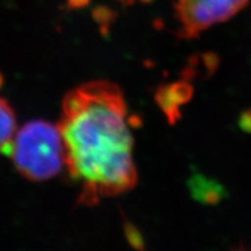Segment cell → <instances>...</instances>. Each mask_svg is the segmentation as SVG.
Instances as JSON below:
<instances>
[{
	"label": "cell",
	"mask_w": 251,
	"mask_h": 251,
	"mask_svg": "<svg viewBox=\"0 0 251 251\" xmlns=\"http://www.w3.org/2000/svg\"><path fill=\"white\" fill-rule=\"evenodd\" d=\"M141 1H143V2H149V1H151V0H141Z\"/></svg>",
	"instance_id": "cell-12"
},
{
	"label": "cell",
	"mask_w": 251,
	"mask_h": 251,
	"mask_svg": "<svg viewBox=\"0 0 251 251\" xmlns=\"http://www.w3.org/2000/svg\"><path fill=\"white\" fill-rule=\"evenodd\" d=\"M92 17L94 21L99 25L100 33L106 36L108 34L109 28L117 19V13L106 6H97L92 11Z\"/></svg>",
	"instance_id": "cell-7"
},
{
	"label": "cell",
	"mask_w": 251,
	"mask_h": 251,
	"mask_svg": "<svg viewBox=\"0 0 251 251\" xmlns=\"http://www.w3.org/2000/svg\"><path fill=\"white\" fill-rule=\"evenodd\" d=\"M193 93L194 89L188 80L163 84L156 91L155 101L169 124L175 125L181 118L180 107L192 99Z\"/></svg>",
	"instance_id": "cell-4"
},
{
	"label": "cell",
	"mask_w": 251,
	"mask_h": 251,
	"mask_svg": "<svg viewBox=\"0 0 251 251\" xmlns=\"http://www.w3.org/2000/svg\"><path fill=\"white\" fill-rule=\"evenodd\" d=\"M2 84H4V77H2V75L0 74V89L2 87Z\"/></svg>",
	"instance_id": "cell-11"
},
{
	"label": "cell",
	"mask_w": 251,
	"mask_h": 251,
	"mask_svg": "<svg viewBox=\"0 0 251 251\" xmlns=\"http://www.w3.org/2000/svg\"><path fill=\"white\" fill-rule=\"evenodd\" d=\"M191 197L201 205H218L228 196L227 190L214 178L201 174H194L187 180Z\"/></svg>",
	"instance_id": "cell-5"
},
{
	"label": "cell",
	"mask_w": 251,
	"mask_h": 251,
	"mask_svg": "<svg viewBox=\"0 0 251 251\" xmlns=\"http://www.w3.org/2000/svg\"><path fill=\"white\" fill-rule=\"evenodd\" d=\"M238 127L244 133L251 134V108L241 113L238 117Z\"/></svg>",
	"instance_id": "cell-9"
},
{
	"label": "cell",
	"mask_w": 251,
	"mask_h": 251,
	"mask_svg": "<svg viewBox=\"0 0 251 251\" xmlns=\"http://www.w3.org/2000/svg\"><path fill=\"white\" fill-rule=\"evenodd\" d=\"M91 0H68V7L71 9H80L86 7Z\"/></svg>",
	"instance_id": "cell-10"
},
{
	"label": "cell",
	"mask_w": 251,
	"mask_h": 251,
	"mask_svg": "<svg viewBox=\"0 0 251 251\" xmlns=\"http://www.w3.org/2000/svg\"><path fill=\"white\" fill-rule=\"evenodd\" d=\"M250 0H177L176 13L179 36L193 39L213 25L224 23L249 4Z\"/></svg>",
	"instance_id": "cell-3"
},
{
	"label": "cell",
	"mask_w": 251,
	"mask_h": 251,
	"mask_svg": "<svg viewBox=\"0 0 251 251\" xmlns=\"http://www.w3.org/2000/svg\"><path fill=\"white\" fill-rule=\"evenodd\" d=\"M69 175L80 186L78 202L128 192L137 183L133 135L120 87L94 80L69 92L58 122Z\"/></svg>",
	"instance_id": "cell-1"
},
{
	"label": "cell",
	"mask_w": 251,
	"mask_h": 251,
	"mask_svg": "<svg viewBox=\"0 0 251 251\" xmlns=\"http://www.w3.org/2000/svg\"><path fill=\"white\" fill-rule=\"evenodd\" d=\"M124 229L128 243H129L134 249L144 250V248H146V242H144L142 234H141V231L137 229L136 226L133 225L129 221H127V220H125Z\"/></svg>",
	"instance_id": "cell-8"
},
{
	"label": "cell",
	"mask_w": 251,
	"mask_h": 251,
	"mask_svg": "<svg viewBox=\"0 0 251 251\" xmlns=\"http://www.w3.org/2000/svg\"><path fill=\"white\" fill-rule=\"evenodd\" d=\"M17 131V118L11 105L0 97V152L4 153Z\"/></svg>",
	"instance_id": "cell-6"
},
{
	"label": "cell",
	"mask_w": 251,
	"mask_h": 251,
	"mask_svg": "<svg viewBox=\"0 0 251 251\" xmlns=\"http://www.w3.org/2000/svg\"><path fill=\"white\" fill-rule=\"evenodd\" d=\"M4 155L23 177L31 181L51 179L65 165V150L58 125L34 120L15 131Z\"/></svg>",
	"instance_id": "cell-2"
}]
</instances>
